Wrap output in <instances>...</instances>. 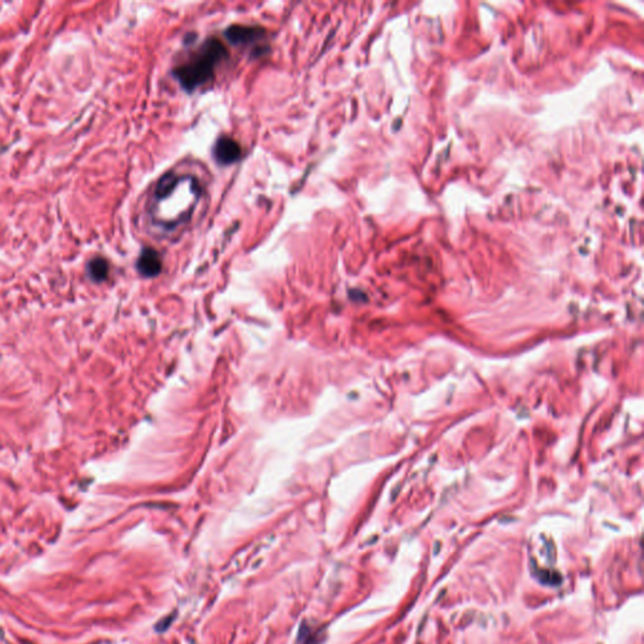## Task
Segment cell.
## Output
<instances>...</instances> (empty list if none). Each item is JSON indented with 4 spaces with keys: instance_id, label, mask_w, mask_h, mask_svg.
<instances>
[{
    "instance_id": "cell-3",
    "label": "cell",
    "mask_w": 644,
    "mask_h": 644,
    "mask_svg": "<svg viewBox=\"0 0 644 644\" xmlns=\"http://www.w3.org/2000/svg\"><path fill=\"white\" fill-rule=\"evenodd\" d=\"M213 155L218 164L231 165L242 156V147L236 140L223 136L215 142Z\"/></svg>"
},
{
    "instance_id": "cell-4",
    "label": "cell",
    "mask_w": 644,
    "mask_h": 644,
    "mask_svg": "<svg viewBox=\"0 0 644 644\" xmlns=\"http://www.w3.org/2000/svg\"><path fill=\"white\" fill-rule=\"evenodd\" d=\"M161 258L153 248L142 249V255L137 260V270L145 277H155L161 271Z\"/></svg>"
},
{
    "instance_id": "cell-2",
    "label": "cell",
    "mask_w": 644,
    "mask_h": 644,
    "mask_svg": "<svg viewBox=\"0 0 644 644\" xmlns=\"http://www.w3.org/2000/svg\"><path fill=\"white\" fill-rule=\"evenodd\" d=\"M224 34H226V40H229L232 45H249L263 40L266 35V30L260 27L236 24L226 29Z\"/></svg>"
},
{
    "instance_id": "cell-5",
    "label": "cell",
    "mask_w": 644,
    "mask_h": 644,
    "mask_svg": "<svg viewBox=\"0 0 644 644\" xmlns=\"http://www.w3.org/2000/svg\"><path fill=\"white\" fill-rule=\"evenodd\" d=\"M88 275L93 280V281H103L105 278L108 277V260H103L101 257H96L93 260H91L90 263H88Z\"/></svg>"
},
{
    "instance_id": "cell-1",
    "label": "cell",
    "mask_w": 644,
    "mask_h": 644,
    "mask_svg": "<svg viewBox=\"0 0 644 644\" xmlns=\"http://www.w3.org/2000/svg\"><path fill=\"white\" fill-rule=\"evenodd\" d=\"M228 58L226 45L219 40L210 38L200 45L190 61L176 68L174 74L184 90H197L214 77L215 67Z\"/></svg>"
}]
</instances>
